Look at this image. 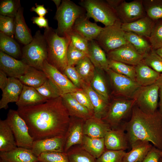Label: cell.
Segmentation results:
<instances>
[{
    "label": "cell",
    "instance_id": "obj_1",
    "mask_svg": "<svg viewBox=\"0 0 162 162\" xmlns=\"http://www.w3.org/2000/svg\"><path fill=\"white\" fill-rule=\"evenodd\" d=\"M34 140L65 136L70 116L61 96L33 106L18 108Z\"/></svg>",
    "mask_w": 162,
    "mask_h": 162
},
{
    "label": "cell",
    "instance_id": "obj_2",
    "mask_svg": "<svg viewBox=\"0 0 162 162\" xmlns=\"http://www.w3.org/2000/svg\"><path fill=\"white\" fill-rule=\"evenodd\" d=\"M124 128L130 146L136 141H145L162 151V115L158 110L147 114L135 105Z\"/></svg>",
    "mask_w": 162,
    "mask_h": 162
},
{
    "label": "cell",
    "instance_id": "obj_3",
    "mask_svg": "<svg viewBox=\"0 0 162 162\" xmlns=\"http://www.w3.org/2000/svg\"><path fill=\"white\" fill-rule=\"evenodd\" d=\"M43 34L47 46L46 60L63 73L68 66L67 53L69 39L60 36L56 30L50 27L45 29Z\"/></svg>",
    "mask_w": 162,
    "mask_h": 162
},
{
    "label": "cell",
    "instance_id": "obj_4",
    "mask_svg": "<svg viewBox=\"0 0 162 162\" xmlns=\"http://www.w3.org/2000/svg\"><path fill=\"white\" fill-rule=\"evenodd\" d=\"M86 13L85 10L69 0L62 1L55 16L58 22L56 30L58 35L68 38L76 20Z\"/></svg>",
    "mask_w": 162,
    "mask_h": 162
},
{
    "label": "cell",
    "instance_id": "obj_5",
    "mask_svg": "<svg viewBox=\"0 0 162 162\" xmlns=\"http://www.w3.org/2000/svg\"><path fill=\"white\" fill-rule=\"evenodd\" d=\"M33 37L32 41L22 50V60L28 65L42 70L44 62L47 57L46 41L40 30Z\"/></svg>",
    "mask_w": 162,
    "mask_h": 162
},
{
    "label": "cell",
    "instance_id": "obj_6",
    "mask_svg": "<svg viewBox=\"0 0 162 162\" xmlns=\"http://www.w3.org/2000/svg\"><path fill=\"white\" fill-rule=\"evenodd\" d=\"M135 105L134 99L121 98L114 99L110 103L107 112L102 119L111 129L124 128L126 120L131 115L133 108Z\"/></svg>",
    "mask_w": 162,
    "mask_h": 162
},
{
    "label": "cell",
    "instance_id": "obj_7",
    "mask_svg": "<svg viewBox=\"0 0 162 162\" xmlns=\"http://www.w3.org/2000/svg\"><path fill=\"white\" fill-rule=\"evenodd\" d=\"M80 6L86 11V15L107 26L113 25L118 19L115 10L106 0H83L80 2Z\"/></svg>",
    "mask_w": 162,
    "mask_h": 162
},
{
    "label": "cell",
    "instance_id": "obj_8",
    "mask_svg": "<svg viewBox=\"0 0 162 162\" xmlns=\"http://www.w3.org/2000/svg\"><path fill=\"white\" fill-rule=\"evenodd\" d=\"M122 24L118 19L113 25L105 26L95 40L106 53L128 43L125 37V32L122 28Z\"/></svg>",
    "mask_w": 162,
    "mask_h": 162
},
{
    "label": "cell",
    "instance_id": "obj_9",
    "mask_svg": "<svg viewBox=\"0 0 162 162\" xmlns=\"http://www.w3.org/2000/svg\"><path fill=\"white\" fill-rule=\"evenodd\" d=\"M6 119L14 135L17 147L31 149L34 140L28 126L17 111L9 110Z\"/></svg>",
    "mask_w": 162,
    "mask_h": 162
},
{
    "label": "cell",
    "instance_id": "obj_10",
    "mask_svg": "<svg viewBox=\"0 0 162 162\" xmlns=\"http://www.w3.org/2000/svg\"><path fill=\"white\" fill-rule=\"evenodd\" d=\"M159 87L155 83L146 86H140L132 98L135 105L142 112L153 114L157 110Z\"/></svg>",
    "mask_w": 162,
    "mask_h": 162
},
{
    "label": "cell",
    "instance_id": "obj_11",
    "mask_svg": "<svg viewBox=\"0 0 162 162\" xmlns=\"http://www.w3.org/2000/svg\"><path fill=\"white\" fill-rule=\"evenodd\" d=\"M42 70L56 87L61 96L66 94L75 92L79 89L64 74L50 64L46 60L44 62Z\"/></svg>",
    "mask_w": 162,
    "mask_h": 162
},
{
    "label": "cell",
    "instance_id": "obj_12",
    "mask_svg": "<svg viewBox=\"0 0 162 162\" xmlns=\"http://www.w3.org/2000/svg\"><path fill=\"white\" fill-rule=\"evenodd\" d=\"M115 10L122 23H131L146 16L142 0H124Z\"/></svg>",
    "mask_w": 162,
    "mask_h": 162
},
{
    "label": "cell",
    "instance_id": "obj_13",
    "mask_svg": "<svg viewBox=\"0 0 162 162\" xmlns=\"http://www.w3.org/2000/svg\"><path fill=\"white\" fill-rule=\"evenodd\" d=\"M116 93L124 98L132 99L136 91L140 86L129 77L117 73L109 68L106 71Z\"/></svg>",
    "mask_w": 162,
    "mask_h": 162
},
{
    "label": "cell",
    "instance_id": "obj_14",
    "mask_svg": "<svg viewBox=\"0 0 162 162\" xmlns=\"http://www.w3.org/2000/svg\"><path fill=\"white\" fill-rule=\"evenodd\" d=\"M108 59L136 66L143 59V56L139 53L133 46L128 43L107 53Z\"/></svg>",
    "mask_w": 162,
    "mask_h": 162
},
{
    "label": "cell",
    "instance_id": "obj_15",
    "mask_svg": "<svg viewBox=\"0 0 162 162\" xmlns=\"http://www.w3.org/2000/svg\"><path fill=\"white\" fill-rule=\"evenodd\" d=\"M83 119L70 117L68 127L65 136L64 152L66 153L73 146L81 145L84 135Z\"/></svg>",
    "mask_w": 162,
    "mask_h": 162
},
{
    "label": "cell",
    "instance_id": "obj_16",
    "mask_svg": "<svg viewBox=\"0 0 162 162\" xmlns=\"http://www.w3.org/2000/svg\"><path fill=\"white\" fill-rule=\"evenodd\" d=\"M29 66L22 60L16 59L0 51V69L9 77L18 79L24 74Z\"/></svg>",
    "mask_w": 162,
    "mask_h": 162
},
{
    "label": "cell",
    "instance_id": "obj_17",
    "mask_svg": "<svg viewBox=\"0 0 162 162\" xmlns=\"http://www.w3.org/2000/svg\"><path fill=\"white\" fill-rule=\"evenodd\" d=\"M65 145L64 136H56L34 140L31 150L32 153L38 157L44 152H64Z\"/></svg>",
    "mask_w": 162,
    "mask_h": 162
},
{
    "label": "cell",
    "instance_id": "obj_18",
    "mask_svg": "<svg viewBox=\"0 0 162 162\" xmlns=\"http://www.w3.org/2000/svg\"><path fill=\"white\" fill-rule=\"evenodd\" d=\"M104 138L106 148L108 150L125 151L130 146L124 128L111 129Z\"/></svg>",
    "mask_w": 162,
    "mask_h": 162
},
{
    "label": "cell",
    "instance_id": "obj_19",
    "mask_svg": "<svg viewBox=\"0 0 162 162\" xmlns=\"http://www.w3.org/2000/svg\"><path fill=\"white\" fill-rule=\"evenodd\" d=\"M89 19L86 14L76 20L73 28V31L88 41L95 40L104 29L96 23L90 21Z\"/></svg>",
    "mask_w": 162,
    "mask_h": 162
},
{
    "label": "cell",
    "instance_id": "obj_20",
    "mask_svg": "<svg viewBox=\"0 0 162 162\" xmlns=\"http://www.w3.org/2000/svg\"><path fill=\"white\" fill-rule=\"evenodd\" d=\"M23 85L17 78L8 77V84L2 90V98L0 100V109H7L10 103H16L19 99Z\"/></svg>",
    "mask_w": 162,
    "mask_h": 162
},
{
    "label": "cell",
    "instance_id": "obj_21",
    "mask_svg": "<svg viewBox=\"0 0 162 162\" xmlns=\"http://www.w3.org/2000/svg\"><path fill=\"white\" fill-rule=\"evenodd\" d=\"M63 104L70 117L83 119L85 121L94 116L93 113L76 99L71 93L61 96Z\"/></svg>",
    "mask_w": 162,
    "mask_h": 162
},
{
    "label": "cell",
    "instance_id": "obj_22",
    "mask_svg": "<svg viewBox=\"0 0 162 162\" xmlns=\"http://www.w3.org/2000/svg\"><path fill=\"white\" fill-rule=\"evenodd\" d=\"M38 157L31 149L18 147L7 152H0V162H38Z\"/></svg>",
    "mask_w": 162,
    "mask_h": 162
},
{
    "label": "cell",
    "instance_id": "obj_23",
    "mask_svg": "<svg viewBox=\"0 0 162 162\" xmlns=\"http://www.w3.org/2000/svg\"><path fill=\"white\" fill-rule=\"evenodd\" d=\"M87 94L94 108V116L102 119L106 115L110 103L96 92L90 85L85 83L82 88Z\"/></svg>",
    "mask_w": 162,
    "mask_h": 162
},
{
    "label": "cell",
    "instance_id": "obj_24",
    "mask_svg": "<svg viewBox=\"0 0 162 162\" xmlns=\"http://www.w3.org/2000/svg\"><path fill=\"white\" fill-rule=\"evenodd\" d=\"M155 21L147 15L134 22L122 23L121 28L125 32H132L148 39Z\"/></svg>",
    "mask_w": 162,
    "mask_h": 162
},
{
    "label": "cell",
    "instance_id": "obj_25",
    "mask_svg": "<svg viewBox=\"0 0 162 162\" xmlns=\"http://www.w3.org/2000/svg\"><path fill=\"white\" fill-rule=\"evenodd\" d=\"M88 56L95 68L105 71L109 69L108 59L105 52L95 40L88 41Z\"/></svg>",
    "mask_w": 162,
    "mask_h": 162
},
{
    "label": "cell",
    "instance_id": "obj_26",
    "mask_svg": "<svg viewBox=\"0 0 162 162\" xmlns=\"http://www.w3.org/2000/svg\"><path fill=\"white\" fill-rule=\"evenodd\" d=\"M130 146L131 150L126 152L122 162H142L153 146L149 142L138 140Z\"/></svg>",
    "mask_w": 162,
    "mask_h": 162
},
{
    "label": "cell",
    "instance_id": "obj_27",
    "mask_svg": "<svg viewBox=\"0 0 162 162\" xmlns=\"http://www.w3.org/2000/svg\"><path fill=\"white\" fill-rule=\"evenodd\" d=\"M111 129L102 119L94 116L85 121L83 125L84 135L92 137H104L107 131Z\"/></svg>",
    "mask_w": 162,
    "mask_h": 162
},
{
    "label": "cell",
    "instance_id": "obj_28",
    "mask_svg": "<svg viewBox=\"0 0 162 162\" xmlns=\"http://www.w3.org/2000/svg\"><path fill=\"white\" fill-rule=\"evenodd\" d=\"M134 67L136 82L140 86H148L155 83L160 75V73L148 66L143 61Z\"/></svg>",
    "mask_w": 162,
    "mask_h": 162
},
{
    "label": "cell",
    "instance_id": "obj_29",
    "mask_svg": "<svg viewBox=\"0 0 162 162\" xmlns=\"http://www.w3.org/2000/svg\"><path fill=\"white\" fill-rule=\"evenodd\" d=\"M47 100L36 88L24 85L18 100L16 104L18 108H21L36 105Z\"/></svg>",
    "mask_w": 162,
    "mask_h": 162
},
{
    "label": "cell",
    "instance_id": "obj_30",
    "mask_svg": "<svg viewBox=\"0 0 162 162\" xmlns=\"http://www.w3.org/2000/svg\"><path fill=\"white\" fill-rule=\"evenodd\" d=\"M23 8L18 9L15 18V38L20 43L26 45L32 40L33 37L26 22L23 16Z\"/></svg>",
    "mask_w": 162,
    "mask_h": 162
},
{
    "label": "cell",
    "instance_id": "obj_31",
    "mask_svg": "<svg viewBox=\"0 0 162 162\" xmlns=\"http://www.w3.org/2000/svg\"><path fill=\"white\" fill-rule=\"evenodd\" d=\"M18 79L23 85L36 88L42 85L47 78L43 71L29 66L24 74Z\"/></svg>",
    "mask_w": 162,
    "mask_h": 162
},
{
    "label": "cell",
    "instance_id": "obj_32",
    "mask_svg": "<svg viewBox=\"0 0 162 162\" xmlns=\"http://www.w3.org/2000/svg\"><path fill=\"white\" fill-rule=\"evenodd\" d=\"M17 147L14 135L6 119H1L0 152L8 151Z\"/></svg>",
    "mask_w": 162,
    "mask_h": 162
},
{
    "label": "cell",
    "instance_id": "obj_33",
    "mask_svg": "<svg viewBox=\"0 0 162 162\" xmlns=\"http://www.w3.org/2000/svg\"><path fill=\"white\" fill-rule=\"evenodd\" d=\"M80 146L96 159L106 149L104 137L94 138L84 135Z\"/></svg>",
    "mask_w": 162,
    "mask_h": 162
},
{
    "label": "cell",
    "instance_id": "obj_34",
    "mask_svg": "<svg viewBox=\"0 0 162 162\" xmlns=\"http://www.w3.org/2000/svg\"><path fill=\"white\" fill-rule=\"evenodd\" d=\"M0 51L17 59L22 57V50L20 45L10 36L0 32Z\"/></svg>",
    "mask_w": 162,
    "mask_h": 162
},
{
    "label": "cell",
    "instance_id": "obj_35",
    "mask_svg": "<svg viewBox=\"0 0 162 162\" xmlns=\"http://www.w3.org/2000/svg\"><path fill=\"white\" fill-rule=\"evenodd\" d=\"M125 37L127 41L143 56L152 49L148 39L146 37L130 32H125Z\"/></svg>",
    "mask_w": 162,
    "mask_h": 162
},
{
    "label": "cell",
    "instance_id": "obj_36",
    "mask_svg": "<svg viewBox=\"0 0 162 162\" xmlns=\"http://www.w3.org/2000/svg\"><path fill=\"white\" fill-rule=\"evenodd\" d=\"M75 67L83 81L90 85L96 68L88 56L80 60Z\"/></svg>",
    "mask_w": 162,
    "mask_h": 162
},
{
    "label": "cell",
    "instance_id": "obj_37",
    "mask_svg": "<svg viewBox=\"0 0 162 162\" xmlns=\"http://www.w3.org/2000/svg\"><path fill=\"white\" fill-rule=\"evenodd\" d=\"M66 153L69 162H96V159L80 145L73 146Z\"/></svg>",
    "mask_w": 162,
    "mask_h": 162
},
{
    "label": "cell",
    "instance_id": "obj_38",
    "mask_svg": "<svg viewBox=\"0 0 162 162\" xmlns=\"http://www.w3.org/2000/svg\"><path fill=\"white\" fill-rule=\"evenodd\" d=\"M108 67L115 72L127 76L136 81V74L134 66L108 59Z\"/></svg>",
    "mask_w": 162,
    "mask_h": 162
},
{
    "label": "cell",
    "instance_id": "obj_39",
    "mask_svg": "<svg viewBox=\"0 0 162 162\" xmlns=\"http://www.w3.org/2000/svg\"><path fill=\"white\" fill-rule=\"evenodd\" d=\"M146 15L155 21L162 19V0H142Z\"/></svg>",
    "mask_w": 162,
    "mask_h": 162
},
{
    "label": "cell",
    "instance_id": "obj_40",
    "mask_svg": "<svg viewBox=\"0 0 162 162\" xmlns=\"http://www.w3.org/2000/svg\"><path fill=\"white\" fill-rule=\"evenodd\" d=\"M96 68L95 74L90 83L92 88L106 100L109 101V97L106 82L103 76Z\"/></svg>",
    "mask_w": 162,
    "mask_h": 162
},
{
    "label": "cell",
    "instance_id": "obj_41",
    "mask_svg": "<svg viewBox=\"0 0 162 162\" xmlns=\"http://www.w3.org/2000/svg\"><path fill=\"white\" fill-rule=\"evenodd\" d=\"M148 39L153 50H156L162 47V19L155 21Z\"/></svg>",
    "mask_w": 162,
    "mask_h": 162
},
{
    "label": "cell",
    "instance_id": "obj_42",
    "mask_svg": "<svg viewBox=\"0 0 162 162\" xmlns=\"http://www.w3.org/2000/svg\"><path fill=\"white\" fill-rule=\"evenodd\" d=\"M20 0H3L0 3L1 15L15 18L17 12L21 7Z\"/></svg>",
    "mask_w": 162,
    "mask_h": 162
},
{
    "label": "cell",
    "instance_id": "obj_43",
    "mask_svg": "<svg viewBox=\"0 0 162 162\" xmlns=\"http://www.w3.org/2000/svg\"><path fill=\"white\" fill-rule=\"evenodd\" d=\"M143 61L155 71L161 74L162 73V58L152 49L143 56Z\"/></svg>",
    "mask_w": 162,
    "mask_h": 162
},
{
    "label": "cell",
    "instance_id": "obj_44",
    "mask_svg": "<svg viewBox=\"0 0 162 162\" xmlns=\"http://www.w3.org/2000/svg\"><path fill=\"white\" fill-rule=\"evenodd\" d=\"M36 89L47 100L61 96L56 87L48 78L42 85Z\"/></svg>",
    "mask_w": 162,
    "mask_h": 162
},
{
    "label": "cell",
    "instance_id": "obj_45",
    "mask_svg": "<svg viewBox=\"0 0 162 162\" xmlns=\"http://www.w3.org/2000/svg\"><path fill=\"white\" fill-rule=\"evenodd\" d=\"M38 158L40 162H69L67 153L64 152H44Z\"/></svg>",
    "mask_w": 162,
    "mask_h": 162
},
{
    "label": "cell",
    "instance_id": "obj_46",
    "mask_svg": "<svg viewBox=\"0 0 162 162\" xmlns=\"http://www.w3.org/2000/svg\"><path fill=\"white\" fill-rule=\"evenodd\" d=\"M126 152L123 150H113L106 149L96 159V162H122Z\"/></svg>",
    "mask_w": 162,
    "mask_h": 162
},
{
    "label": "cell",
    "instance_id": "obj_47",
    "mask_svg": "<svg viewBox=\"0 0 162 162\" xmlns=\"http://www.w3.org/2000/svg\"><path fill=\"white\" fill-rule=\"evenodd\" d=\"M68 38L70 44L88 56V41L87 39L73 30L70 34Z\"/></svg>",
    "mask_w": 162,
    "mask_h": 162
},
{
    "label": "cell",
    "instance_id": "obj_48",
    "mask_svg": "<svg viewBox=\"0 0 162 162\" xmlns=\"http://www.w3.org/2000/svg\"><path fill=\"white\" fill-rule=\"evenodd\" d=\"M88 56L85 53L77 49L69 43L67 57L68 66H74L82 59Z\"/></svg>",
    "mask_w": 162,
    "mask_h": 162
},
{
    "label": "cell",
    "instance_id": "obj_49",
    "mask_svg": "<svg viewBox=\"0 0 162 162\" xmlns=\"http://www.w3.org/2000/svg\"><path fill=\"white\" fill-rule=\"evenodd\" d=\"M15 30V18L0 15V32L12 37L14 35Z\"/></svg>",
    "mask_w": 162,
    "mask_h": 162
},
{
    "label": "cell",
    "instance_id": "obj_50",
    "mask_svg": "<svg viewBox=\"0 0 162 162\" xmlns=\"http://www.w3.org/2000/svg\"><path fill=\"white\" fill-rule=\"evenodd\" d=\"M64 74L73 84L79 89H82L85 83L74 66H67Z\"/></svg>",
    "mask_w": 162,
    "mask_h": 162
},
{
    "label": "cell",
    "instance_id": "obj_51",
    "mask_svg": "<svg viewBox=\"0 0 162 162\" xmlns=\"http://www.w3.org/2000/svg\"><path fill=\"white\" fill-rule=\"evenodd\" d=\"M76 99L81 104L87 108L94 114V108L87 93L82 89L71 93Z\"/></svg>",
    "mask_w": 162,
    "mask_h": 162
},
{
    "label": "cell",
    "instance_id": "obj_52",
    "mask_svg": "<svg viewBox=\"0 0 162 162\" xmlns=\"http://www.w3.org/2000/svg\"><path fill=\"white\" fill-rule=\"evenodd\" d=\"M161 151L153 146L142 162H159Z\"/></svg>",
    "mask_w": 162,
    "mask_h": 162
},
{
    "label": "cell",
    "instance_id": "obj_53",
    "mask_svg": "<svg viewBox=\"0 0 162 162\" xmlns=\"http://www.w3.org/2000/svg\"><path fill=\"white\" fill-rule=\"evenodd\" d=\"M33 23L37 25L40 28H48L49 26L48 20L44 16L33 17L31 19Z\"/></svg>",
    "mask_w": 162,
    "mask_h": 162
},
{
    "label": "cell",
    "instance_id": "obj_54",
    "mask_svg": "<svg viewBox=\"0 0 162 162\" xmlns=\"http://www.w3.org/2000/svg\"><path fill=\"white\" fill-rule=\"evenodd\" d=\"M30 10L36 13L40 16H44L48 12L44 5L36 4L35 7H32Z\"/></svg>",
    "mask_w": 162,
    "mask_h": 162
},
{
    "label": "cell",
    "instance_id": "obj_55",
    "mask_svg": "<svg viewBox=\"0 0 162 162\" xmlns=\"http://www.w3.org/2000/svg\"><path fill=\"white\" fill-rule=\"evenodd\" d=\"M8 82V78L6 74L0 70V88L3 90L7 85Z\"/></svg>",
    "mask_w": 162,
    "mask_h": 162
},
{
    "label": "cell",
    "instance_id": "obj_56",
    "mask_svg": "<svg viewBox=\"0 0 162 162\" xmlns=\"http://www.w3.org/2000/svg\"><path fill=\"white\" fill-rule=\"evenodd\" d=\"M124 0H106L107 3L114 9L119 6Z\"/></svg>",
    "mask_w": 162,
    "mask_h": 162
},
{
    "label": "cell",
    "instance_id": "obj_57",
    "mask_svg": "<svg viewBox=\"0 0 162 162\" xmlns=\"http://www.w3.org/2000/svg\"><path fill=\"white\" fill-rule=\"evenodd\" d=\"M159 96L160 98L159 101L158 103V110L160 113L162 115V86L159 87Z\"/></svg>",
    "mask_w": 162,
    "mask_h": 162
},
{
    "label": "cell",
    "instance_id": "obj_58",
    "mask_svg": "<svg viewBox=\"0 0 162 162\" xmlns=\"http://www.w3.org/2000/svg\"><path fill=\"white\" fill-rule=\"evenodd\" d=\"M158 85L159 87L162 86V73L160 74V75L155 83Z\"/></svg>",
    "mask_w": 162,
    "mask_h": 162
},
{
    "label": "cell",
    "instance_id": "obj_59",
    "mask_svg": "<svg viewBox=\"0 0 162 162\" xmlns=\"http://www.w3.org/2000/svg\"><path fill=\"white\" fill-rule=\"evenodd\" d=\"M55 4L57 9H58L62 1L61 0H52Z\"/></svg>",
    "mask_w": 162,
    "mask_h": 162
},
{
    "label": "cell",
    "instance_id": "obj_60",
    "mask_svg": "<svg viewBox=\"0 0 162 162\" xmlns=\"http://www.w3.org/2000/svg\"><path fill=\"white\" fill-rule=\"evenodd\" d=\"M155 51L162 58V47L155 50Z\"/></svg>",
    "mask_w": 162,
    "mask_h": 162
},
{
    "label": "cell",
    "instance_id": "obj_61",
    "mask_svg": "<svg viewBox=\"0 0 162 162\" xmlns=\"http://www.w3.org/2000/svg\"><path fill=\"white\" fill-rule=\"evenodd\" d=\"M159 162H162V158L161 157L160 158L159 160Z\"/></svg>",
    "mask_w": 162,
    "mask_h": 162
},
{
    "label": "cell",
    "instance_id": "obj_62",
    "mask_svg": "<svg viewBox=\"0 0 162 162\" xmlns=\"http://www.w3.org/2000/svg\"><path fill=\"white\" fill-rule=\"evenodd\" d=\"M160 154L161 157L162 158V151H161V152Z\"/></svg>",
    "mask_w": 162,
    "mask_h": 162
},
{
    "label": "cell",
    "instance_id": "obj_63",
    "mask_svg": "<svg viewBox=\"0 0 162 162\" xmlns=\"http://www.w3.org/2000/svg\"><path fill=\"white\" fill-rule=\"evenodd\" d=\"M38 162H40L38 161Z\"/></svg>",
    "mask_w": 162,
    "mask_h": 162
}]
</instances>
